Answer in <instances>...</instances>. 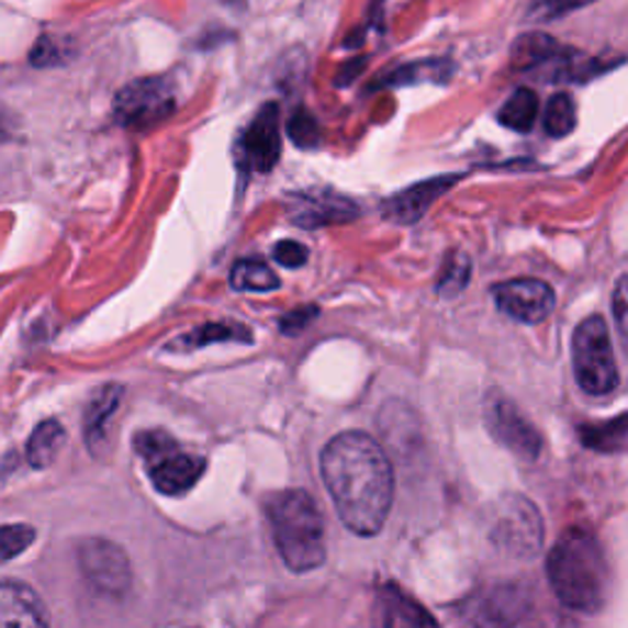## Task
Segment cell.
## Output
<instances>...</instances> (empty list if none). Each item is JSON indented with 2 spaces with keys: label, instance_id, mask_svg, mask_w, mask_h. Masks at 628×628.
Returning a JSON list of instances; mask_svg holds the SVG:
<instances>
[{
  "label": "cell",
  "instance_id": "obj_1",
  "mask_svg": "<svg viewBox=\"0 0 628 628\" xmlns=\"http://www.w3.org/2000/svg\"><path fill=\"white\" fill-rule=\"evenodd\" d=\"M319 469L344 526L361 538L379 536L389 520L395 489L383 447L366 433H341L324 447Z\"/></svg>",
  "mask_w": 628,
  "mask_h": 628
},
{
  "label": "cell",
  "instance_id": "obj_2",
  "mask_svg": "<svg viewBox=\"0 0 628 628\" xmlns=\"http://www.w3.org/2000/svg\"><path fill=\"white\" fill-rule=\"evenodd\" d=\"M548 580L554 596L572 612H602L609 590V564L594 532L568 528L548 554Z\"/></svg>",
  "mask_w": 628,
  "mask_h": 628
},
{
  "label": "cell",
  "instance_id": "obj_3",
  "mask_svg": "<svg viewBox=\"0 0 628 628\" xmlns=\"http://www.w3.org/2000/svg\"><path fill=\"white\" fill-rule=\"evenodd\" d=\"M266 513L276 548L290 572L302 574L322 568L327 560L324 518L307 491H276L266 501Z\"/></svg>",
  "mask_w": 628,
  "mask_h": 628
},
{
  "label": "cell",
  "instance_id": "obj_4",
  "mask_svg": "<svg viewBox=\"0 0 628 628\" xmlns=\"http://www.w3.org/2000/svg\"><path fill=\"white\" fill-rule=\"evenodd\" d=\"M135 455H141L148 469L155 491L162 496H184L187 491L197 486L202 479L206 462L202 457H194L175 442V439L162 430H145L133 439Z\"/></svg>",
  "mask_w": 628,
  "mask_h": 628
},
{
  "label": "cell",
  "instance_id": "obj_5",
  "mask_svg": "<svg viewBox=\"0 0 628 628\" xmlns=\"http://www.w3.org/2000/svg\"><path fill=\"white\" fill-rule=\"evenodd\" d=\"M572 366L584 393L606 395L619 389V366L614 359L609 327L599 314L580 322L574 329Z\"/></svg>",
  "mask_w": 628,
  "mask_h": 628
},
{
  "label": "cell",
  "instance_id": "obj_6",
  "mask_svg": "<svg viewBox=\"0 0 628 628\" xmlns=\"http://www.w3.org/2000/svg\"><path fill=\"white\" fill-rule=\"evenodd\" d=\"M177 106V93L170 79L148 77L123 87L113 101V113L123 128L148 131L165 121Z\"/></svg>",
  "mask_w": 628,
  "mask_h": 628
},
{
  "label": "cell",
  "instance_id": "obj_7",
  "mask_svg": "<svg viewBox=\"0 0 628 628\" xmlns=\"http://www.w3.org/2000/svg\"><path fill=\"white\" fill-rule=\"evenodd\" d=\"M77 558L83 580L99 594L111 596V599H121V596L131 590L133 572L128 554H125L116 542L106 538H87L81 540Z\"/></svg>",
  "mask_w": 628,
  "mask_h": 628
},
{
  "label": "cell",
  "instance_id": "obj_8",
  "mask_svg": "<svg viewBox=\"0 0 628 628\" xmlns=\"http://www.w3.org/2000/svg\"><path fill=\"white\" fill-rule=\"evenodd\" d=\"M484 420L491 437H494L498 445H504L508 452L526 459V462H532V459L540 457L542 449L540 433L526 420V417H523L516 403H511L508 397L491 393L486 397Z\"/></svg>",
  "mask_w": 628,
  "mask_h": 628
},
{
  "label": "cell",
  "instance_id": "obj_9",
  "mask_svg": "<svg viewBox=\"0 0 628 628\" xmlns=\"http://www.w3.org/2000/svg\"><path fill=\"white\" fill-rule=\"evenodd\" d=\"M498 548L511 554H536L542 546V520L538 508L523 496H506L491 530Z\"/></svg>",
  "mask_w": 628,
  "mask_h": 628
},
{
  "label": "cell",
  "instance_id": "obj_10",
  "mask_svg": "<svg viewBox=\"0 0 628 628\" xmlns=\"http://www.w3.org/2000/svg\"><path fill=\"white\" fill-rule=\"evenodd\" d=\"M496 307L506 317L520 324H540L548 319L554 310V292L548 282L536 278H516L498 282L491 288Z\"/></svg>",
  "mask_w": 628,
  "mask_h": 628
},
{
  "label": "cell",
  "instance_id": "obj_11",
  "mask_svg": "<svg viewBox=\"0 0 628 628\" xmlns=\"http://www.w3.org/2000/svg\"><path fill=\"white\" fill-rule=\"evenodd\" d=\"M240 165L254 172H270L280 157V109L278 103H266L256 113L238 143Z\"/></svg>",
  "mask_w": 628,
  "mask_h": 628
},
{
  "label": "cell",
  "instance_id": "obj_12",
  "mask_svg": "<svg viewBox=\"0 0 628 628\" xmlns=\"http://www.w3.org/2000/svg\"><path fill=\"white\" fill-rule=\"evenodd\" d=\"M373 628H442L425 606L397 584H383L375 596Z\"/></svg>",
  "mask_w": 628,
  "mask_h": 628
},
{
  "label": "cell",
  "instance_id": "obj_13",
  "mask_svg": "<svg viewBox=\"0 0 628 628\" xmlns=\"http://www.w3.org/2000/svg\"><path fill=\"white\" fill-rule=\"evenodd\" d=\"M455 182H457V175H442V177H433V180H425L420 184L407 187L405 192L385 199L383 214L385 218H391V222L395 224H405V226L417 224L427 214V209H430Z\"/></svg>",
  "mask_w": 628,
  "mask_h": 628
},
{
  "label": "cell",
  "instance_id": "obj_14",
  "mask_svg": "<svg viewBox=\"0 0 628 628\" xmlns=\"http://www.w3.org/2000/svg\"><path fill=\"white\" fill-rule=\"evenodd\" d=\"M0 628H49L40 596L23 582H0Z\"/></svg>",
  "mask_w": 628,
  "mask_h": 628
},
{
  "label": "cell",
  "instance_id": "obj_15",
  "mask_svg": "<svg viewBox=\"0 0 628 628\" xmlns=\"http://www.w3.org/2000/svg\"><path fill=\"white\" fill-rule=\"evenodd\" d=\"M356 214H359V206L344 197L298 194V209L292 212V222L305 228H319L327 224L351 222Z\"/></svg>",
  "mask_w": 628,
  "mask_h": 628
},
{
  "label": "cell",
  "instance_id": "obj_16",
  "mask_svg": "<svg viewBox=\"0 0 628 628\" xmlns=\"http://www.w3.org/2000/svg\"><path fill=\"white\" fill-rule=\"evenodd\" d=\"M123 401V385L106 383L91 395L87 405V415H83V437L93 455H99L103 439L109 435V423L116 415L119 405Z\"/></svg>",
  "mask_w": 628,
  "mask_h": 628
},
{
  "label": "cell",
  "instance_id": "obj_17",
  "mask_svg": "<svg viewBox=\"0 0 628 628\" xmlns=\"http://www.w3.org/2000/svg\"><path fill=\"white\" fill-rule=\"evenodd\" d=\"M528 599L516 587H498L481 602L476 612L479 628H513L523 614H526Z\"/></svg>",
  "mask_w": 628,
  "mask_h": 628
},
{
  "label": "cell",
  "instance_id": "obj_18",
  "mask_svg": "<svg viewBox=\"0 0 628 628\" xmlns=\"http://www.w3.org/2000/svg\"><path fill=\"white\" fill-rule=\"evenodd\" d=\"M65 442H67V433L57 420L40 423L33 430V435H30L27 447H25L30 467H35V469L49 467L59 457Z\"/></svg>",
  "mask_w": 628,
  "mask_h": 628
},
{
  "label": "cell",
  "instance_id": "obj_19",
  "mask_svg": "<svg viewBox=\"0 0 628 628\" xmlns=\"http://www.w3.org/2000/svg\"><path fill=\"white\" fill-rule=\"evenodd\" d=\"M580 439L587 449L602 455H619L626 449V413L616 415L614 420L580 425Z\"/></svg>",
  "mask_w": 628,
  "mask_h": 628
},
{
  "label": "cell",
  "instance_id": "obj_20",
  "mask_svg": "<svg viewBox=\"0 0 628 628\" xmlns=\"http://www.w3.org/2000/svg\"><path fill=\"white\" fill-rule=\"evenodd\" d=\"M538 109H540L538 93L528 87H520L513 91L504 106L498 109V123L506 125L511 131L528 133L532 125H536Z\"/></svg>",
  "mask_w": 628,
  "mask_h": 628
},
{
  "label": "cell",
  "instance_id": "obj_21",
  "mask_svg": "<svg viewBox=\"0 0 628 628\" xmlns=\"http://www.w3.org/2000/svg\"><path fill=\"white\" fill-rule=\"evenodd\" d=\"M214 341H244V344H250V341H254V337H250V332L246 327H240V324L209 322V324H202V327H199V329L187 334L184 339L175 341L172 349L192 351V349H202V347H206V344H214Z\"/></svg>",
  "mask_w": 628,
  "mask_h": 628
},
{
  "label": "cell",
  "instance_id": "obj_22",
  "mask_svg": "<svg viewBox=\"0 0 628 628\" xmlns=\"http://www.w3.org/2000/svg\"><path fill=\"white\" fill-rule=\"evenodd\" d=\"M232 288L238 292H270L280 288V280L263 260L244 258L232 268Z\"/></svg>",
  "mask_w": 628,
  "mask_h": 628
},
{
  "label": "cell",
  "instance_id": "obj_23",
  "mask_svg": "<svg viewBox=\"0 0 628 628\" xmlns=\"http://www.w3.org/2000/svg\"><path fill=\"white\" fill-rule=\"evenodd\" d=\"M577 125V106L570 93H554L546 109V131L550 138H564Z\"/></svg>",
  "mask_w": 628,
  "mask_h": 628
},
{
  "label": "cell",
  "instance_id": "obj_24",
  "mask_svg": "<svg viewBox=\"0 0 628 628\" xmlns=\"http://www.w3.org/2000/svg\"><path fill=\"white\" fill-rule=\"evenodd\" d=\"M452 75V65L442 59L435 61H415V65H405L389 77V87H401V83H420V81H447Z\"/></svg>",
  "mask_w": 628,
  "mask_h": 628
},
{
  "label": "cell",
  "instance_id": "obj_25",
  "mask_svg": "<svg viewBox=\"0 0 628 628\" xmlns=\"http://www.w3.org/2000/svg\"><path fill=\"white\" fill-rule=\"evenodd\" d=\"M471 278V263L464 254H449L445 260L442 273H439L437 280V292L442 298H457L469 285Z\"/></svg>",
  "mask_w": 628,
  "mask_h": 628
},
{
  "label": "cell",
  "instance_id": "obj_26",
  "mask_svg": "<svg viewBox=\"0 0 628 628\" xmlns=\"http://www.w3.org/2000/svg\"><path fill=\"white\" fill-rule=\"evenodd\" d=\"M35 542V528L25 523H13V526H0V564L23 554Z\"/></svg>",
  "mask_w": 628,
  "mask_h": 628
},
{
  "label": "cell",
  "instance_id": "obj_27",
  "mask_svg": "<svg viewBox=\"0 0 628 628\" xmlns=\"http://www.w3.org/2000/svg\"><path fill=\"white\" fill-rule=\"evenodd\" d=\"M288 133H290L292 143H295L302 150L317 148L319 145V125H317V119H314L307 109H298L295 113H292Z\"/></svg>",
  "mask_w": 628,
  "mask_h": 628
},
{
  "label": "cell",
  "instance_id": "obj_28",
  "mask_svg": "<svg viewBox=\"0 0 628 628\" xmlns=\"http://www.w3.org/2000/svg\"><path fill=\"white\" fill-rule=\"evenodd\" d=\"M273 258L282 268H302L310 258V248L300 240H280L273 248Z\"/></svg>",
  "mask_w": 628,
  "mask_h": 628
},
{
  "label": "cell",
  "instance_id": "obj_29",
  "mask_svg": "<svg viewBox=\"0 0 628 628\" xmlns=\"http://www.w3.org/2000/svg\"><path fill=\"white\" fill-rule=\"evenodd\" d=\"M317 307L314 305H305V307H298V310H292L290 314H285V317L280 319V329L285 332V334H298L307 327V324L317 317Z\"/></svg>",
  "mask_w": 628,
  "mask_h": 628
},
{
  "label": "cell",
  "instance_id": "obj_30",
  "mask_svg": "<svg viewBox=\"0 0 628 628\" xmlns=\"http://www.w3.org/2000/svg\"><path fill=\"white\" fill-rule=\"evenodd\" d=\"M626 276H621L616 280V290H614V317H616V327H619L621 337H626Z\"/></svg>",
  "mask_w": 628,
  "mask_h": 628
}]
</instances>
